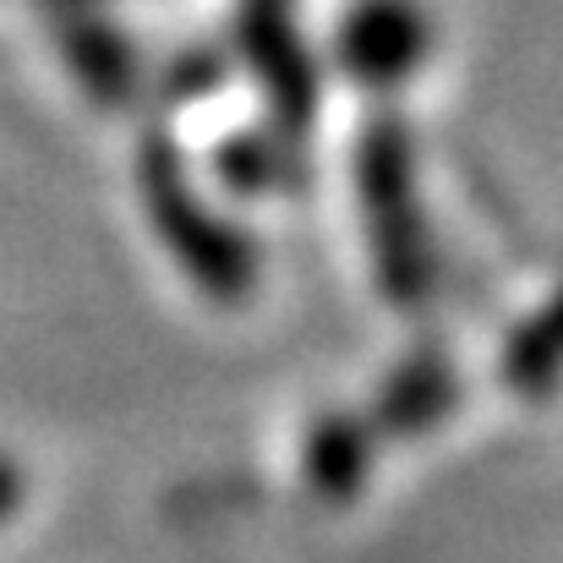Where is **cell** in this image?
<instances>
[{
	"mask_svg": "<svg viewBox=\"0 0 563 563\" xmlns=\"http://www.w3.org/2000/svg\"><path fill=\"white\" fill-rule=\"evenodd\" d=\"M356 191H362V224L373 246V268L383 296L399 312L427 307L432 296V241L416 202V148L410 132L394 115H377L356 148Z\"/></svg>",
	"mask_w": 563,
	"mask_h": 563,
	"instance_id": "6da1fadb",
	"label": "cell"
},
{
	"mask_svg": "<svg viewBox=\"0 0 563 563\" xmlns=\"http://www.w3.org/2000/svg\"><path fill=\"white\" fill-rule=\"evenodd\" d=\"M137 181H143V202H148V219L154 230L165 235V246L176 252V263L191 274V285L219 301V307H235L252 296V279H257V263L246 252V241L208 208L197 202L187 170L176 159L170 143L148 137L143 143V165H137Z\"/></svg>",
	"mask_w": 563,
	"mask_h": 563,
	"instance_id": "7a4b0ae2",
	"label": "cell"
},
{
	"mask_svg": "<svg viewBox=\"0 0 563 563\" xmlns=\"http://www.w3.org/2000/svg\"><path fill=\"white\" fill-rule=\"evenodd\" d=\"M241 49L285 132H307L318 115V71L296 33V0H241Z\"/></svg>",
	"mask_w": 563,
	"mask_h": 563,
	"instance_id": "3957f363",
	"label": "cell"
},
{
	"mask_svg": "<svg viewBox=\"0 0 563 563\" xmlns=\"http://www.w3.org/2000/svg\"><path fill=\"white\" fill-rule=\"evenodd\" d=\"M432 55V16L416 0H356L340 27V60L362 88H399Z\"/></svg>",
	"mask_w": 563,
	"mask_h": 563,
	"instance_id": "277c9868",
	"label": "cell"
},
{
	"mask_svg": "<svg viewBox=\"0 0 563 563\" xmlns=\"http://www.w3.org/2000/svg\"><path fill=\"white\" fill-rule=\"evenodd\" d=\"M498 377L520 399H548L563 383V279L559 290L509 334V345L498 356Z\"/></svg>",
	"mask_w": 563,
	"mask_h": 563,
	"instance_id": "5b68a950",
	"label": "cell"
},
{
	"mask_svg": "<svg viewBox=\"0 0 563 563\" xmlns=\"http://www.w3.org/2000/svg\"><path fill=\"white\" fill-rule=\"evenodd\" d=\"M454 405V367L438 351L410 356L377 394V427L383 432H427Z\"/></svg>",
	"mask_w": 563,
	"mask_h": 563,
	"instance_id": "8992f818",
	"label": "cell"
},
{
	"mask_svg": "<svg viewBox=\"0 0 563 563\" xmlns=\"http://www.w3.org/2000/svg\"><path fill=\"white\" fill-rule=\"evenodd\" d=\"M60 38H66V55H71V66H77V77L93 99L115 104V99L132 93V49H126L121 33H110L104 22L71 16L60 27Z\"/></svg>",
	"mask_w": 563,
	"mask_h": 563,
	"instance_id": "52a82bcc",
	"label": "cell"
},
{
	"mask_svg": "<svg viewBox=\"0 0 563 563\" xmlns=\"http://www.w3.org/2000/svg\"><path fill=\"white\" fill-rule=\"evenodd\" d=\"M312 460H318V476L329 482V487H356V476H362V460H367V449H362V427L356 421H329L323 432H318V443H312Z\"/></svg>",
	"mask_w": 563,
	"mask_h": 563,
	"instance_id": "ba28073f",
	"label": "cell"
},
{
	"mask_svg": "<svg viewBox=\"0 0 563 563\" xmlns=\"http://www.w3.org/2000/svg\"><path fill=\"white\" fill-rule=\"evenodd\" d=\"M219 170H224V181L241 191H263L274 181V170H279V159L263 148V143H230L224 148V159H219Z\"/></svg>",
	"mask_w": 563,
	"mask_h": 563,
	"instance_id": "9c48e42d",
	"label": "cell"
},
{
	"mask_svg": "<svg viewBox=\"0 0 563 563\" xmlns=\"http://www.w3.org/2000/svg\"><path fill=\"white\" fill-rule=\"evenodd\" d=\"M11 493H16V482H11V471H5V465H0V509H5V504H11Z\"/></svg>",
	"mask_w": 563,
	"mask_h": 563,
	"instance_id": "30bf717a",
	"label": "cell"
}]
</instances>
